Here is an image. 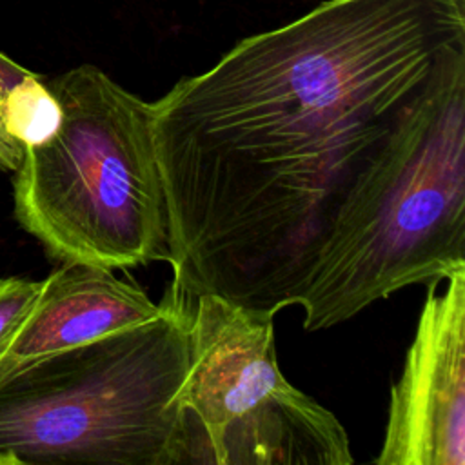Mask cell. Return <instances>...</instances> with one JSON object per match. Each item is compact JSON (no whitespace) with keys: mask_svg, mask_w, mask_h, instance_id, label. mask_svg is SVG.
I'll return each mask as SVG.
<instances>
[{"mask_svg":"<svg viewBox=\"0 0 465 465\" xmlns=\"http://www.w3.org/2000/svg\"><path fill=\"white\" fill-rule=\"evenodd\" d=\"M463 38L465 0H325L180 78L153 102L171 282L298 305L358 178Z\"/></svg>","mask_w":465,"mask_h":465,"instance_id":"obj_1","label":"cell"},{"mask_svg":"<svg viewBox=\"0 0 465 465\" xmlns=\"http://www.w3.org/2000/svg\"><path fill=\"white\" fill-rule=\"evenodd\" d=\"M465 269V38L447 45L358 178L298 302L303 329Z\"/></svg>","mask_w":465,"mask_h":465,"instance_id":"obj_2","label":"cell"},{"mask_svg":"<svg viewBox=\"0 0 465 465\" xmlns=\"http://www.w3.org/2000/svg\"><path fill=\"white\" fill-rule=\"evenodd\" d=\"M45 82L62 116L13 173L18 223L62 263L114 271L169 262L153 104L91 64Z\"/></svg>","mask_w":465,"mask_h":465,"instance_id":"obj_3","label":"cell"},{"mask_svg":"<svg viewBox=\"0 0 465 465\" xmlns=\"http://www.w3.org/2000/svg\"><path fill=\"white\" fill-rule=\"evenodd\" d=\"M193 303L171 282L153 320L2 378L0 454L16 465H176Z\"/></svg>","mask_w":465,"mask_h":465,"instance_id":"obj_4","label":"cell"},{"mask_svg":"<svg viewBox=\"0 0 465 465\" xmlns=\"http://www.w3.org/2000/svg\"><path fill=\"white\" fill-rule=\"evenodd\" d=\"M176 394V465H351L338 418L280 371L274 314L216 294L193 303Z\"/></svg>","mask_w":465,"mask_h":465,"instance_id":"obj_5","label":"cell"},{"mask_svg":"<svg viewBox=\"0 0 465 465\" xmlns=\"http://www.w3.org/2000/svg\"><path fill=\"white\" fill-rule=\"evenodd\" d=\"M427 285L403 369L391 387L378 465H465V269Z\"/></svg>","mask_w":465,"mask_h":465,"instance_id":"obj_6","label":"cell"},{"mask_svg":"<svg viewBox=\"0 0 465 465\" xmlns=\"http://www.w3.org/2000/svg\"><path fill=\"white\" fill-rule=\"evenodd\" d=\"M160 303L113 269L65 262L42 280L33 305L0 356V380L49 354L140 325Z\"/></svg>","mask_w":465,"mask_h":465,"instance_id":"obj_7","label":"cell"},{"mask_svg":"<svg viewBox=\"0 0 465 465\" xmlns=\"http://www.w3.org/2000/svg\"><path fill=\"white\" fill-rule=\"evenodd\" d=\"M42 76L0 53V173H15L24 156V145L9 133L15 105Z\"/></svg>","mask_w":465,"mask_h":465,"instance_id":"obj_8","label":"cell"},{"mask_svg":"<svg viewBox=\"0 0 465 465\" xmlns=\"http://www.w3.org/2000/svg\"><path fill=\"white\" fill-rule=\"evenodd\" d=\"M42 280L22 276L0 278V356L40 291Z\"/></svg>","mask_w":465,"mask_h":465,"instance_id":"obj_9","label":"cell"},{"mask_svg":"<svg viewBox=\"0 0 465 465\" xmlns=\"http://www.w3.org/2000/svg\"><path fill=\"white\" fill-rule=\"evenodd\" d=\"M0 465H16L13 458L5 456V454H0Z\"/></svg>","mask_w":465,"mask_h":465,"instance_id":"obj_10","label":"cell"}]
</instances>
